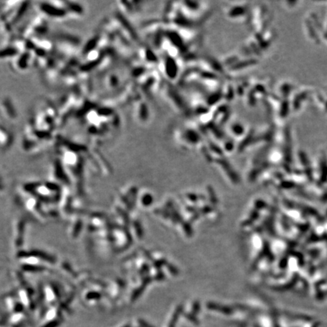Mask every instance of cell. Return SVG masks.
I'll return each mask as SVG.
<instances>
[{
	"mask_svg": "<svg viewBox=\"0 0 327 327\" xmlns=\"http://www.w3.org/2000/svg\"><path fill=\"white\" fill-rule=\"evenodd\" d=\"M179 312H180V309H178L177 310V312L173 314V316L172 319H171V321H170V324H169V326L168 327H175V326H176V324H177V320H178V318H179Z\"/></svg>",
	"mask_w": 327,
	"mask_h": 327,
	"instance_id": "1",
	"label": "cell"
},
{
	"mask_svg": "<svg viewBox=\"0 0 327 327\" xmlns=\"http://www.w3.org/2000/svg\"><path fill=\"white\" fill-rule=\"evenodd\" d=\"M186 317L189 320L192 322V323H195V324H199V322H198V320H197L196 318H195L194 316H192V315H189V314L188 316H186Z\"/></svg>",
	"mask_w": 327,
	"mask_h": 327,
	"instance_id": "2",
	"label": "cell"
},
{
	"mask_svg": "<svg viewBox=\"0 0 327 327\" xmlns=\"http://www.w3.org/2000/svg\"><path fill=\"white\" fill-rule=\"evenodd\" d=\"M139 323H140V325L142 326V327H154L152 326L149 325L148 323H146V321L144 320H139Z\"/></svg>",
	"mask_w": 327,
	"mask_h": 327,
	"instance_id": "3",
	"label": "cell"
},
{
	"mask_svg": "<svg viewBox=\"0 0 327 327\" xmlns=\"http://www.w3.org/2000/svg\"><path fill=\"white\" fill-rule=\"evenodd\" d=\"M124 327H130V326L127 325V326H124Z\"/></svg>",
	"mask_w": 327,
	"mask_h": 327,
	"instance_id": "4",
	"label": "cell"
}]
</instances>
